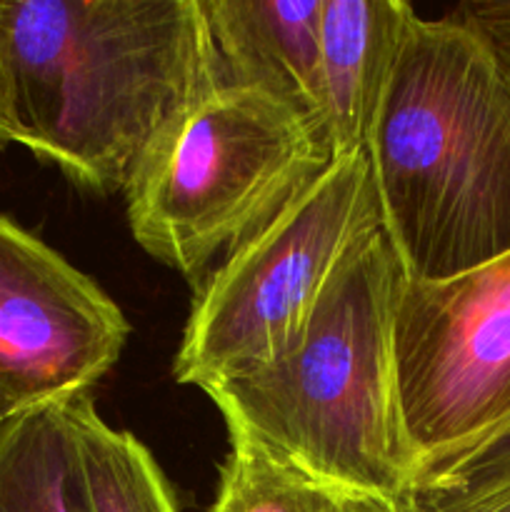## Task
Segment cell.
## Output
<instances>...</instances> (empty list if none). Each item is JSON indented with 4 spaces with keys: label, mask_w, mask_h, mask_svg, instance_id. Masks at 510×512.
I'll return each instance as SVG.
<instances>
[{
    "label": "cell",
    "mask_w": 510,
    "mask_h": 512,
    "mask_svg": "<svg viewBox=\"0 0 510 512\" xmlns=\"http://www.w3.org/2000/svg\"><path fill=\"white\" fill-rule=\"evenodd\" d=\"M5 33L13 143L98 193L223 80L200 0H5Z\"/></svg>",
    "instance_id": "1"
},
{
    "label": "cell",
    "mask_w": 510,
    "mask_h": 512,
    "mask_svg": "<svg viewBox=\"0 0 510 512\" xmlns=\"http://www.w3.org/2000/svg\"><path fill=\"white\" fill-rule=\"evenodd\" d=\"M403 283L383 225L365 233L280 353L203 390L228 433L335 495L408 503L393 343Z\"/></svg>",
    "instance_id": "2"
},
{
    "label": "cell",
    "mask_w": 510,
    "mask_h": 512,
    "mask_svg": "<svg viewBox=\"0 0 510 512\" xmlns=\"http://www.w3.org/2000/svg\"><path fill=\"white\" fill-rule=\"evenodd\" d=\"M365 155L410 280H448L510 253V90L453 15H415Z\"/></svg>",
    "instance_id": "3"
},
{
    "label": "cell",
    "mask_w": 510,
    "mask_h": 512,
    "mask_svg": "<svg viewBox=\"0 0 510 512\" xmlns=\"http://www.w3.org/2000/svg\"><path fill=\"white\" fill-rule=\"evenodd\" d=\"M330 163L298 110L220 80L170 120L135 168L125 188L130 233L155 260L198 280Z\"/></svg>",
    "instance_id": "4"
},
{
    "label": "cell",
    "mask_w": 510,
    "mask_h": 512,
    "mask_svg": "<svg viewBox=\"0 0 510 512\" xmlns=\"http://www.w3.org/2000/svg\"><path fill=\"white\" fill-rule=\"evenodd\" d=\"M380 225L365 150L335 158L200 283L175 380L205 390L268 363L303 328L345 253Z\"/></svg>",
    "instance_id": "5"
},
{
    "label": "cell",
    "mask_w": 510,
    "mask_h": 512,
    "mask_svg": "<svg viewBox=\"0 0 510 512\" xmlns=\"http://www.w3.org/2000/svg\"><path fill=\"white\" fill-rule=\"evenodd\" d=\"M393 343L413 498L510 420V253L448 280L405 275Z\"/></svg>",
    "instance_id": "6"
},
{
    "label": "cell",
    "mask_w": 510,
    "mask_h": 512,
    "mask_svg": "<svg viewBox=\"0 0 510 512\" xmlns=\"http://www.w3.org/2000/svg\"><path fill=\"white\" fill-rule=\"evenodd\" d=\"M128 335L95 280L0 215V398L15 413L88 395Z\"/></svg>",
    "instance_id": "7"
},
{
    "label": "cell",
    "mask_w": 510,
    "mask_h": 512,
    "mask_svg": "<svg viewBox=\"0 0 510 512\" xmlns=\"http://www.w3.org/2000/svg\"><path fill=\"white\" fill-rule=\"evenodd\" d=\"M220 78L253 85L298 110L323 138V0H200ZM330 150V145H328Z\"/></svg>",
    "instance_id": "8"
},
{
    "label": "cell",
    "mask_w": 510,
    "mask_h": 512,
    "mask_svg": "<svg viewBox=\"0 0 510 512\" xmlns=\"http://www.w3.org/2000/svg\"><path fill=\"white\" fill-rule=\"evenodd\" d=\"M415 15L403 0H323L320 78L333 160L368 145Z\"/></svg>",
    "instance_id": "9"
},
{
    "label": "cell",
    "mask_w": 510,
    "mask_h": 512,
    "mask_svg": "<svg viewBox=\"0 0 510 512\" xmlns=\"http://www.w3.org/2000/svg\"><path fill=\"white\" fill-rule=\"evenodd\" d=\"M65 408L73 430L78 512H178L163 470L135 435L110 428L88 395Z\"/></svg>",
    "instance_id": "10"
},
{
    "label": "cell",
    "mask_w": 510,
    "mask_h": 512,
    "mask_svg": "<svg viewBox=\"0 0 510 512\" xmlns=\"http://www.w3.org/2000/svg\"><path fill=\"white\" fill-rule=\"evenodd\" d=\"M0 512H78L65 403L0 423Z\"/></svg>",
    "instance_id": "11"
},
{
    "label": "cell",
    "mask_w": 510,
    "mask_h": 512,
    "mask_svg": "<svg viewBox=\"0 0 510 512\" xmlns=\"http://www.w3.org/2000/svg\"><path fill=\"white\" fill-rule=\"evenodd\" d=\"M230 450L208 512H335L338 498L270 458L253 440L228 433Z\"/></svg>",
    "instance_id": "12"
},
{
    "label": "cell",
    "mask_w": 510,
    "mask_h": 512,
    "mask_svg": "<svg viewBox=\"0 0 510 512\" xmlns=\"http://www.w3.org/2000/svg\"><path fill=\"white\" fill-rule=\"evenodd\" d=\"M510 480V420L493 435L480 440L475 448L440 470L433 480L415 490L408 505L433 508V505L460 503L490 493Z\"/></svg>",
    "instance_id": "13"
},
{
    "label": "cell",
    "mask_w": 510,
    "mask_h": 512,
    "mask_svg": "<svg viewBox=\"0 0 510 512\" xmlns=\"http://www.w3.org/2000/svg\"><path fill=\"white\" fill-rule=\"evenodd\" d=\"M450 15L483 40L510 90V0H465Z\"/></svg>",
    "instance_id": "14"
},
{
    "label": "cell",
    "mask_w": 510,
    "mask_h": 512,
    "mask_svg": "<svg viewBox=\"0 0 510 512\" xmlns=\"http://www.w3.org/2000/svg\"><path fill=\"white\" fill-rule=\"evenodd\" d=\"M13 78H10L8 33H5V0H0V148L13 143Z\"/></svg>",
    "instance_id": "15"
},
{
    "label": "cell",
    "mask_w": 510,
    "mask_h": 512,
    "mask_svg": "<svg viewBox=\"0 0 510 512\" xmlns=\"http://www.w3.org/2000/svg\"><path fill=\"white\" fill-rule=\"evenodd\" d=\"M418 512H510V480L490 493L478 498L460 500V503L433 505V508H415Z\"/></svg>",
    "instance_id": "16"
},
{
    "label": "cell",
    "mask_w": 510,
    "mask_h": 512,
    "mask_svg": "<svg viewBox=\"0 0 510 512\" xmlns=\"http://www.w3.org/2000/svg\"><path fill=\"white\" fill-rule=\"evenodd\" d=\"M13 415H15V410L10 408V405L5 403L3 398H0V423H5V420H8V418H13Z\"/></svg>",
    "instance_id": "17"
}]
</instances>
